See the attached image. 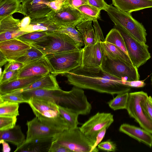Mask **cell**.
<instances>
[{"label": "cell", "mask_w": 152, "mask_h": 152, "mask_svg": "<svg viewBox=\"0 0 152 152\" xmlns=\"http://www.w3.org/2000/svg\"><path fill=\"white\" fill-rule=\"evenodd\" d=\"M31 47L30 44L17 38L0 42V52L8 62L16 61Z\"/></svg>", "instance_id": "15"}, {"label": "cell", "mask_w": 152, "mask_h": 152, "mask_svg": "<svg viewBox=\"0 0 152 152\" xmlns=\"http://www.w3.org/2000/svg\"><path fill=\"white\" fill-rule=\"evenodd\" d=\"M141 106L147 115L152 122V97L148 96L141 102Z\"/></svg>", "instance_id": "38"}, {"label": "cell", "mask_w": 152, "mask_h": 152, "mask_svg": "<svg viewBox=\"0 0 152 152\" xmlns=\"http://www.w3.org/2000/svg\"><path fill=\"white\" fill-rule=\"evenodd\" d=\"M53 0H24L22 1L25 16L31 19L45 17L52 10L49 6Z\"/></svg>", "instance_id": "16"}, {"label": "cell", "mask_w": 152, "mask_h": 152, "mask_svg": "<svg viewBox=\"0 0 152 152\" xmlns=\"http://www.w3.org/2000/svg\"><path fill=\"white\" fill-rule=\"evenodd\" d=\"M66 82L81 89L114 95L129 92L131 87L121 83L122 80L104 71L101 68L81 66L62 75Z\"/></svg>", "instance_id": "1"}, {"label": "cell", "mask_w": 152, "mask_h": 152, "mask_svg": "<svg viewBox=\"0 0 152 152\" xmlns=\"http://www.w3.org/2000/svg\"><path fill=\"white\" fill-rule=\"evenodd\" d=\"M19 70L2 73L0 76V84L7 83L18 78Z\"/></svg>", "instance_id": "39"}, {"label": "cell", "mask_w": 152, "mask_h": 152, "mask_svg": "<svg viewBox=\"0 0 152 152\" xmlns=\"http://www.w3.org/2000/svg\"><path fill=\"white\" fill-rule=\"evenodd\" d=\"M106 11L115 24L122 27L140 42L146 43L147 34L146 30L141 23L132 17L131 13L123 12L111 5H108Z\"/></svg>", "instance_id": "4"}, {"label": "cell", "mask_w": 152, "mask_h": 152, "mask_svg": "<svg viewBox=\"0 0 152 152\" xmlns=\"http://www.w3.org/2000/svg\"><path fill=\"white\" fill-rule=\"evenodd\" d=\"M122 83L130 87L140 88L144 86L145 83L144 80L122 81Z\"/></svg>", "instance_id": "49"}, {"label": "cell", "mask_w": 152, "mask_h": 152, "mask_svg": "<svg viewBox=\"0 0 152 152\" xmlns=\"http://www.w3.org/2000/svg\"><path fill=\"white\" fill-rule=\"evenodd\" d=\"M75 27L73 26H61L57 31L68 35L81 47L84 45L83 38L81 34Z\"/></svg>", "instance_id": "33"}, {"label": "cell", "mask_w": 152, "mask_h": 152, "mask_svg": "<svg viewBox=\"0 0 152 152\" xmlns=\"http://www.w3.org/2000/svg\"><path fill=\"white\" fill-rule=\"evenodd\" d=\"M76 9L81 13L85 20L93 21L99 18L101 10L89 4L83 5Z\"/></svg>", "instance_id": "31"}, {"label": "cell", "mask_w": 152, "mask_h": 152, "mask_svg": "<svg viewBox=\"0 0 152 152\" xmlns=\"http://www.w3.org/2000/svg\"><path fill=\"white\" fill-rule=\"evenodd\" d=\"M19 107L18 103L0 102V116L17 117L19 115Z\"/></svg>", "instance_id": "30"}, {"label": "cell", "mask_w": 152, "mask_h": 152, "mask_svg": "<svg viewBox=\"0 0 152 152\" xmlns=\"http://www.w3.org/2000/svg\"><path fill=\"white\" fill-rule=\"evenodd\" d=\"M17 79L37 76H44L54 70L45 56L42 58L25 64L19 70Z\"/></svg>", "instance_id": "13"}, {"label": "cell", "mask_w": 152, "mask_h": 152, "mask_svg": "<svg viewBox=\"0 0 152 152\" xmlns=\"http://www.w3.org/2000/svg\"><path fill=\"white\" fill-rule=\"evenodd\" d=\"M56 75L50 72L27 87L15 92H22L36 88H60L56 80Z\"/></svg>", "instance_id": "22"}, {"label": "cell", "mask_w": 152, "mask_h": 152, "mask_svg": "<svg viewBox=\"0 0 152 152\" xmlns=\"http://www.w3.org/2000/svg\"><path fill=\"white\" fill-rule=\"evenodd\" d=\"M82 48L45 55L57 75L69 72L81 66Z\"/></svg>", "instance_id": "5"}, {"label": "cell", "mask_w": 152, "mask_h": 152, "mask_svg": "<svg viewBox=\"0 0 152 152\" xmlns=\"http://www.w3.org/2000/svg\"><path fill=\"white\" fill-rule=\"evenodd\" d=\"M59 27L49 20L48 17L31 20L29 24L21 31L26 32L44 31L47 32L57 31Z\"/></svg>", "instance_id": "21"}, {"label": "cell", "mask_w": 152, "mask_h": 152, "mask_svg": "<svg viewBox=\"0 0 152 152\" xmlns=\"http://www.w3.org/2000/svg\"><path fill=\"white\" fill-rule=\"evenodd\" d=\"M66 0H55L50 2L49 6L55 12L60 10Z\"/></svg>", "instance_id": "47"}, {"label": "cell", "mask_w": 152, "mask_h": 152, "mask_svg": "<svg viewBox=\"0 0 152 152\" xmlns=\"http://www.w3.org/2000/svg\"><path fill=\"white\" fill-rule=\"evenodd\" d=\"M8 101L19 104L28 103V101L24 99L20 94L18 92L0 94V102Z\"/></svg>", "instance_id": "36"}, {"label": "cell", "mask_w": 152, "mask_h": 152, "mask_svg": "<svg viewBox=\"0 0 152 152\" xmlns=\"http://www.w3.org/2000/svg\"><path fill=\"white\" fill-rule=\"evenodd\" d=\"M93 26L95 30V42L98 39H100L102 41L104 42L105 39L104 38L103 33L101 28L97 20L93 21Z\"/></svg>", "instance_id": "46"}, {"label": "cell", "mask_w": 152, "mask_h": 152, "mask_svg": "<svg viewBox=\"0 0 152 152\" xmlns=\"http://www.w3.org/2000/svg\"><path fill=\"white\" fill-rule=\"evenodd\" d=\"M101 40H97L93 45L82 48L81 66L101 68L104 56Z\"/></svg>", "instance_id": "14"}, {"label": "cell", "mask_w": 152, "mask_h": 152, "mask_svg": "<svg viewBox=\"0 0 152 152\" xmlns=\"http://www.w3.org/2000/svg\"><path fill=\"white\" fill-rule=\"evenodd\" d=\"M114 121L113 115L111 113L98 112L89 118L79 128L95 143L99 132L104 128H108Z\"/></svg>", "instance_id": "10"}, {"label": "cell", "mask_w": 152, "mask_h": 152, "mask_svg": "<svg viewBox=\"0 0 152 152\" xmlns=\"http://www.w3.org/2000/svg\"><path fill=\"white\" fill-rule=\"evenodd\" d=\"M119 130L150 148L152 146V135L144 129L128 124H123L120 126Z\"/></svg>", "instance_id": "17"}, {"label": "cell", "mask_w": 152, "mask_h": 152, "mask_svg": "<svg viewBox=\"0 0 152 152\" xmlns=\"http://www.w3.org/2000/svg\"><path fill=\"white\" fill-rule=\"evenodd\" d=\"M0 140L9 142L18 147L22 144L26 139L21 127L17 125L10 129L0 131Z\"/></svg>", "instance_id": "24"}, {"label": "cell", "mask_w": 152, "mask_h": 152, "mask_svg": "<svg viewBox=\"0 0 152 152\" xmlns=\"http://www.w3.org/2000/svg\"><path fill=\"white\" fill-rule=\"evenodd\" d=\"M20 0H0V21L16 12L25 15Z\"/></svg>", "instance_id": "23"}, {"label": "cell", "mask_w": 152, "mask_h": 152, "mask_svg": "<svg viewBox=\"0 0 152 152\" xmlns=\"http://www.w3.org/2000/svg\"><path fill=\"white\" fill-rule=\"evenodd\" d=\"M8 61L5 56L0 52V66H2L6 64Z\"/></svg>", "instance_id": "52"}, {"label": "cell", "mask_w": 152, "mask_h": 152, "mask_svg": "<svg viewBox=\"0 0 152 152\" xmlns=\"http://www.w3.org/2000/svg\"><path fill=\"white\" fill-rule=\"evenodd\" d=\"M53 0V1H54V0Z\"/></svg>", "instance_id": "55"}, {"label": "cell", "mask_w": 152, "mask_h": 152, "mask_svg": "<svg viewBox=\"0 0 152 152\" xmlns=\"http://www.w3.org/2000/svg\"><path fill=\"white\" fill-rule=\"evenodd\" d=\"M101 68L106 72L122 81L140 80L138 68L133 64L119 59L110 58L104 53Z\"/></svg>", "instance_id": "7"}, {"label": "cell", "mask_w": 152, "mask_h": 152, "mask_svg": "<svg viewBox=\"0 0 152 152\" xmlns=\"http://www.w3.org/2000/svg\"><path fill=\"white\" fill-rule=\"evenodd\" d=\"M31 19L29 17L26 16L20 20V30L26 28L29 24Z\"/></svg>", "instance_id": "50"}, {"label": "cell", "mask_w": 152, "mask_h": 152, "mask_svg": "<svg viewBox=\"0 0 152 152\" xmlns=\"http://www.w3.org/2000/svg\"><path fill=\"white\" fill-rule=\"evenodd\" d=\"M28 103L41 122L63 131L69 129L67 123L60 115L56 103L35 97L30 98Z\"/></svg>", "instance_id": "2"}, {"label": "cell", "mask_w": 152, "mask_h": 152, "mask_svg": "<svg viewBox=\"0 0 152 152\" xmlns=\"http://www.w3.org/2000/svg\"><path fill=\"white\" fill-rule=\"evenodd\" d=\"M46 17L59 27L68 26L76 27L85 20L78 10L65 3L58 11L55 12L52 10Z\"/></svg>", "instance_id": "11"}, {"label": "cell", "mask_w": 152, "mask_h": 152, "mask_svg": "<svg viewBox=\"0 0 152 152\" xmlns=\"http://www.w3.org/2000/svg\"><path fill=\"white\" fill-rule=\"evenodd\" d=\"M148 96L147 93L142 91L129 93L126 109L130 116L134 119L142 128L152 134V122L141 105V101Z\"/></svg>", "instance_id": "9"}, {"label": "cell", "mask_w": 152, "mask_h": 152, "mask_svg": "<svg viewBox=\"0 0 152 152\" xmlns=\"http://www.w3.org/2000/svg\"><path fill=\"white\" fill-rule=\"evenodd\" d=\"M31 46L30 49L16 61L26 64L40 59L45 56L39 50L34 46Z\"/></svg>", "instance_id": "32"}, {"label": "cell", "mask_w": 152, "mask_h": 152, "mask_svg": "<svg viewBox=\"0 0 152 152\" xmlns=\"http://www.w3.org/2000/svg\"><path fill=\"white\" fill-rule=\"evenodd\" d=\"M20 0L22 1H24V0Z\"/></svg>", "instance_id": "54"}, {"label": "cell", "mask_w": 152, "mask_h": 152, "mask_svg": "<svg viewBox=\"0 0 152 152\" xmlns=\"http://www.w3.org/2000/svg\"><path fill=\"white\" fill-rule=\"evenodd\" d=\"M17 121V117L0 116V131L13 128L16 125Z\"/></svg>", "instance_id": "37"}, {"label": "cell", "mask_w": 152, "mask_h": 152, "mask_svg": "<svg viewBox=\"0 0 152 152\" xmlns=\"http://www.w3.org/2000/svg\"><path fill=\"white\" fill-rule=\"evenodd\" d=\"M65 3L74 8L88 4V0H66Z\"/></svg>", "instance_id": "48"}, {"label": "cell", "mask_w": 152, "mask_h": 152, "mask_svg": "<svg viewBox=\"0 0 152 152\" xmlns=\"http://www.w3.org/2000/svg\"><path fill=\"white\" fill-rule=\"evenodd\" d=\"M8 62L4 67L3 73L9 71L19 70L25 64L22 63L17 61H11Z\"/></svg>", "instance_id": "42"}, {"label": "cell", "mask_w": 152, "mask_h": 152, "mask_svg": "<svg viewBox=\"0 0 152 152\" xmlns=\"http://www.w3.org/2000/svg\"><path fill=\"white\" fill-rule=\"evenodd\" d=\"M105 41L115 45L128 56L124 39L120 32L115 28L114 27L110 31Z\"/></svg>", "instance_id": "27"}, {"label": "cell", "mask_w": 152, "mask_h": 152, "mask_svg": "<svg viewBox=\"0 0 152 152\" xmlns=\"http://www.w3.org/2000/svg\"><path fill=\"white\" fill-rule=\"evenodd\" d=\"M151 84H152V75L151 77Z\"/></svg>", "instance_id": "53"}, {"label": "cell", "mask_w": 152, "mask_h": 152, "mask_svg": "<svg viewBox=\"0 0 152 152\" xmlns=\"http://www.w3.org/2000/svg\"><path fill=\"white\" fill-rule=\"evenodd\" d=\"M27 32L21 30L11 32H6L0 34V42L16 39Z\"/></svg>", "instance_id": "40"}, {"label": "cell", "mask_w": 152, "mask_h": 152, "mask_svg": "<svg viewBox=\"0 0 152 152\" xmlns=\"http://www.w3.org/2000/svg\"><path fill=\"white\" fill-rule=\"evenodd\" d=\"M43 76H37L17 79L11 81L0 84V94L12 93L29 86Z\"/></svg>", "instance_id": "19"}, {"label": "cell", "mask_w": 152, "mask_h": 152, "mask_svg": "<svg viewBox=\"0 0 152 152\" xmlns=\"http://www.w3.org/2000/svg\"><path fill=\"white\" fill-rule=\"evenodd\" d=\"M0 143L2 145L3 152H9L11 150V149L9 144L6 142L5 141L3 140H0Z\"/></svg>", "instance_id": "51"}, {"label": "cell", "mask_w": 152, "mask_h": 152, "mask_svg": "<svg viewBox=\"0 0 152 152\" xmlns=\"http://www.w3.org/2000/svg\"><path fill=\"white\" fill-rule=\"evenodd\" d=\"M53 138H39L26 143H23L17 147L14 152L48 151Z\"/></svg>", "instance_id": "20"}, {"label": "cell", "mask_w": 152, "mask_h": 152, "mask_svg": "<svg viewBox=\"0 0 152 152\" xmlns=\"http://www.w3.org/2000/svg\"><path fill=\"white\" fill-rule=\"evenodd\" d=\"M92 21L85 20L76 26L83 36L84 46L92 45L95 42V32L92 26Z\"/></svg>", "instance_id": "26"}, {"label": "cell", "mask_w": 152, "mask_h": 152, "mask_svg": "<svg viewBox=\"0 0 152 152\" xmlns=\"http://www.w3.org/2000/svg\"><path fill=\"white\" fill-rule=\"evenodd\" d=\"M129 92L117 94L107 103L109 107L114 110L126 109L128 103Z\"/></svg>", "instance_id": "34"}, {"label": "cell", "mask_w": 152, "mask_h": 152, "mask_svg": "<svg viewBox=\"0 0 152 152\" xmlns=\"http://www.w3.org/2000/svg\"><path fill=\"white\" fill-rule=\"evenodd\" d=\"M44 31H34L27 32L18 37L17 39L29 44L37 42L41 38L47 34Z\"/></svg>", "instance_id": "35"}, {"label": "cell", "mask_w": 152, "mask_h": 152, "mask_svg": "<svg viewBox=\"0 0 152 152\" xmlns=\"http://www.w3.org/2000/svg\"><path fill=\"white\" fill-rule=\"evenodd\" d=\"M114 27L117 29L122 35L128 56L134 66L138 68L151 58L148 45L137 41L120 25L115 24Z\"/></svg>", "instance_id": "8"}, {"label": "cell", "mask_w": 152, "mask_h": 152, "mask_svg": "<svg viewBox=\"0 0 152 152\" xmlns=\"http://www.w3.org/2000/svg\"><path fill=\"white\" fill-rule=\"evenodd\" d=\"M28 129L23 143L39 138H53L63 131L41 122L36 117L26 123Z\"/></svg>", "instance_id": "12"}, {"label": "cell", "mask_w": 152, "mask_h": 152, "mask_svg": "<svg viewBox=\"0 0 152 152\" xmlns=\"http://www.w3.org/2000/svg\"><path fill=\"white\" fill-rule=\"evenodd\" d=\"M107 129L105 128L101 130L98 134L96 137V141L93 146L91 152H97L99 151L96 146L100 143L103 139Z\"/></svg>", "instance_id": "45"}, {"label": "cell", "mask_w": 152, "mask_h": 152, "mask_svg": "<svg viewBox=\"0 0 152 152\" xmlns=\"http://www.w3.org/2000/svg\"><path fill=\"white\" fill-rule=\"evenodd\" d=\"M48 152H71L68 148L59 144L56 141L52 140Z\"/></svg>", "instance_id": "43"}, {"label": "cell", "mask_w": 152, "mask_h": 152, "mask_svg": "<svg viewBox=\"0 0 152 152\" xmlns=\"http://www.w3.org/2000/svg\"><path fill=\"white\" fill-rule=\"evenodd\" d=\"M20 20L10 15L0 21V34L20 31Z\"/></svg>", "instance_id": "29"}, {"label": "cell", "mask_w": 152, "mask_h": 152, "mask_svg": "<svg viewBox=\"0 0 152 152\" xmlns=\"http://www.w3.org/2000/svg\"><path fill=\"white\" fill-rule=\"evenodd\" d=\"M113 4L125 12H132L152 8V0H112Z\"/></svg>", "instance_id": "18"}, {"label": "cell", "mask_w": 152, "mask_h": 152, "mask_svg": "<svg viewBox=\"0 0 152 152\" xmlns=\"http://www.w3.org/2000/svg\"><path fill=\"white\" fill-rule=\"evenodd\" d=\"M97 146L98 148L107 151L115 152L117 149L115 143L109 140L101 142Z\"/></svg>", "instance_id": "41"}, {"label": "cell", "mask_w": 152, "mask_h": 152, "mask_svg": "<svg viewBox=\"0 0 152 152\" xmlns=\"http://www.w3.org/2000/svg\"><path fill=\"white\" fill-rule=\"evenodd\" d=\"M60 115L67 123L69 129L77 128L79 124L78 121L79 115L71 110L58 105Z\"/></svg>", "instance_id": "28"}, {"label": "cell", "mask_w": 152, "mask_h": 152, "mask_svg": "<svg viewBox=\"0 0 152 152\" xmlns=\"http://www.w3.org/2000/svg\"><path fill=\"white\" fill-rule=\"evenodd\" d=\"M101 42L104 53L108 58L133 64L129 57L116 46L105 41Z\"/></svg>", "instance_id": "25"}, {"label": "cell", "mask_w": 152, "mask_h": 152, "mask_svg": "<svg viewBox=\"0 0 152 152\" xmlns=\"http://www.w3.org/2000/svg\"><path fill=\"white\" fill-rule=\"evenodd\" d=\"M45 55L82 49L68 35L56 31L47 34L37 42L30 45Z\"/></svg>", "instance_id": "3"}, {"label": "cell", "mask_w": 152, "mask_h": 152, "mask_svg": "<svg viewBox=\"0 0 152 152\" xmlns=\"http://www.w3.org/2000/svg\"><path fill=\"white\" fill-rule=\"evenodd\" d=\"M52 140L72 152H91L94 144L81 131L79 127L64 130L53 137Z\"/></svg>", "instance_id": "6"}, {"label": "cell", "mask_w": 152, "mask_h": 152, "mask_svg": "<svg viewBox=\"0 0 152 152\" xmlns=\"http://www.w3.org/2000/svg\"><path fill=\"white\" fill-rule=\"evenodd\" d=\"M88 1L89 4L106 11L108 6L104 0H88Z\"/></svg>", "instance_id": "44"}]
</instances>
